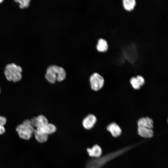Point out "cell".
Instances as JSON below:
<instances>
[{
  "mask_svg": "<svg viewBox=\"0 0 168 168\" xmlns=\"http://www.w3.org/2000/svg\"><path fill=\"white\" fill-rule=\"evenodd\" d=\"M107 130L109 131L113 136L117 137L121 133L122 130L120 126L115 122H112L106 127Z\"/></svg>",
  "mask_w": 168,
  "mask_h": 168,
  "instance_id": "obj_11",
  "label": "cell"
},
{
  "mask_svg": "<svg viewBox=\"0 0 168 168\" xmlns=\"http://www.w3.org/2000/svg\"><path fill=\"white\" fill-rule=\"evenodd\" d=\"M124 56L131 63L134 62L137 59L138 51L136 46L133 44L127 45L123 49Z\"/></svg>",
  "mask_w": 168,
  "mask_h": 168,
  "instance_id": "obj_6",
  "label": "cell"
},
{
  "mask_svg": "<svg viewBox=\"0 0 168 168\" xmlns=\"http://www.w3.org/2000/svg\"><path fill=\"white\" fill-rule=\"evenodd\" d=\"M34 134L36 140L40 143L45 142L48 140V135L41 133L35 129Z\"/></svg>",
  "mask_w": 168,
  "mask_h": 168,
  "instance_id": "obj_16",
  "label": "cell"
},
{
  "mask_svg": "<svg viewBox=\"0 0 168 168\" xmlns=\"http://www.w3.org/2000/svg\"><path fill=\"white\" fill-rule=\"evenodd\" d=\"M89 82L91 89L94 91H98L101 90L105 84V79L99 73L95 72L90 77Z\"/></svg>",
  "mask_w": 168,
  "mask_h": 168,
  "instance_id": "obj_5",
  "label": "cell"
},
{
  "mask_svg": "<svg viewBox=\"0 0 168 168\" xmlns=\"http://www.w3.org/2000/svg\"><path fill=\"white\" fill-rule=\"evenodd\" d=\"M97 121L96 116L93 114H89L83 119L82 124L84 128L89 130L95 125Z\"/></svg>",
  "mask_w": 168,
  "mask_h": 168,
  "instance_id": "obj_7",
  "label": "cell"
},
{
  "mask_svg": "<svg viewBox=\"0 0 168 168\" xmlns=\"http://www.w3.org/2000/svg\"><path fill=\"white\" fill-rule=\"evenodd\" d=\"M7 122L6 118L4 116H0V123L4 126Z\"/></svg>",
  "mask_w": 168,
  "mask_h": 168,
  "instance_id": "obj_19",
  "label": "cell"
},
{
  "mask_svg": "<svg viewBox=\"0 0 168 168\" xmlns=\"http://www.w3.org/2000/svg\"></svg>",
  "mask_w": 168,
  "mask_h": 168,
  "instance_id": "obj_22",
  "label": "cell"
},
{
  "mask_svg": "<svg viewBox=\"0 0 168 168\" xmlns=\"http://www.w3.org/2000/svg\"><path fill=\"white\" fill-rule=\"evenodd\" d=\"M96 48L97 50L99 52H106L108 49V44L107 41L103 38L99 39L97 41Z\"/></svg>",
  "mask_w": 168,
  "mask_h": 168,
  "instance_id": "obj_15",
  "label": "cell"
},
{
  "mask_svg": "<svg viewBox=\"0 0 168 168\" xmlns=\"http://www.w3.org/2000/svg\"><path fill=\"white\" fill-rule=\"evenodd\" d=\"M138 132L140 136L146 138H152L154 134L152 129L146 127H138Z\"/></svg>",
  "mask_w": 168,
  "mask_h": 168,
  "instance_id": "obj_14",
  "label": "cell"
},
{
  "mask_svg": "<svg viewBox=\"0 0 168 168\" xmlns=\"http://www.w3.org/2000/svg\"><path fill=\"white\" fill-rule=\"evenodd\" d=\"M133 147L129 146L110 152L102 157L90 160L86 164V168H101L109 161L120 156Z\"/></svg>",
  "mask_w": 168,
  "mask_h": 168,
  "instance_id": "obj_1",
  "label": "cell"
},
{
  "mask_svg": "<svg viewBox=\"0 0 168 168\" xmlns=\"http://www.w3.org/2000/svg\"></svg>",
  "mask_w": 168,
  "mask_h": 168,
  "instance_id": "obj_23",
  "label": "cell"
},
{
  "mask_svg": "<svg viewBox=\"0 0 168 168\" xmlns=\"http://www.w3.org/2000/svg\"><path fill=\"white\" fill-rule=\"evenodd\" d=\"M129 82L134 89L138 90L144 85L145 80L142 76L138 75L136 77H131L130 79Z\"/></svg>",
  "mask_w": 168,
  "mask_h": 168,
  "instance_id": "obj_8",
  "label": "cell"
},
{
  "mask_svg": "<svg viewBox=\"0 0 168 168\" xmlns=\"http://www.w3.org/2000/svg\"><path fill=\"white\" fill-rule=\"evenodd\" d=\"M36 129L41 133L48 135L54 133L56 130V128L54 124L48 123L36 128Z\"/></svg>",
  "mask_w": 168,
  "mask_h": 168,
  "instance_id": "obj_10",
  "label": "cell"
},
{
  "mask_svg": "<svg viewBox=\"0 0 168 168\" xmlns=\"http://www.w3.org/2000/svg\"><path fill=\"white\" fill-rule=\"evenodd\" d=\"M138 127H146L152 129L153 121L152 119L148 117H142L137 121Z\"/></svg>",
  "mask_w": 168,
  "mask_h": 168,
  "instance_id": "obj_12",
  "label": "cell"
},
{
  "mask_svg": "<svg viewBox=\"0 0 168 168\" xmlns=\"http://www.w3.org/2000/svg\"><path fill=\"white\" fill-rule=\"evenodd\" d=\"M5 132L4 126L0 123V135L4 134Z\"/></svg>",
  "mask_w": 168,
  "mask_h": 168,
  "instance_id": "obj_20",
  "label": "cell"
},
{
  "mask_svg": "<svg viewBox=\"0 0 168 168\" xmlns=\"http://www.w3.org/2000/svg\"><path fill=\"white\" fill-rule=\"evenodd\" d=\"M22 71L20 66L14 63H11L6 66L4 73L7 80L16 82L20 81L22 77Z\"/></svg>",
  "mask_w": 168,
  "mask_h": 168,
  "instance_id": "obj_3",
  "label": "cell"
},
{
  "mask_svg": "<svg viewBox=\"0 0 168 168\" xmlns=\"http://www.w3.org/2000/svg\"><path fill=\"white\" fill-rule=\"evenodd\" d=\"M65 69L59 66L52 65L47 68L45 75L47 80L51 83H54L56 81L60 82L65 79L66 77Z\"/></svg>",
  "mask_w": 168,
  "mask_h": 168,
  "instance_id": "obj_2",
  "label": "cell"
},
{
  "mask_svg": "<svg viewBox=\"0 0 168 168\" xmlns=\"http://www.w3.org/2000/svg\"><path fill=\"white\" fill-rule=\"evenodd\" d=\"M3 1V0H0V3H1Z\"/></svg>",
  "mask_w": 168,
  "mask_h": 168,
  "instance_id": "obj_21",
  "label": "cell"
},
{
  "mask_svg": "<svg viewBox=\"0 0 168 168\" xmlns=\"http://www.w3.org/2000/svg\"><path fill=\"white\" fill-rule=\"evenodd\" d=\"M15 1L19 3V7L21 8L27 7L30 2V0H16Z\"/></svg>",
  "mask_w": 168,
  "mask_h": 168,
  "instance_id": "obj_18",
  "label": "cell"
},
{
  "mask_svg": "<svg viewBox=\"0 0 168 168\" xmlns=\"http://www.w3.org/2000/svg\"><path fill=\"white\" fill-rule=\"evenodd\" d=\"M16 130L20 138L24 139L29 140L34 134L35 129L31 124L30 120L26 119L17 125Z\"/></svg>",
  "mask_w": 168,
  "mask_h": 168,
  "instance_id": "obj_4",
  "label": "cell"
},
{
  "mask_svg": "<svg viewBox=\"0 0 168 168\" xmlns=\"http://www.w3.org/2000/svg\"><path fill=\"white\" fill-rule=\"evenodd\" d=\"M30 121L33 127H35L36 128L48 123L47 118L42 115L32 118Z\"/></svg>",
  "mask_w": 168,
  "mask_h": 168,
  "instance_id": "obj_9",
  "label": "cell"
},
{
  "mask_svg": "<svg viewBox=\"0 0 168 168\" xmlns=\"http://www.w3.org/2000/svg\"><path fill=\"white\" fill-rule=\"evenodd\" d=\"M87 151L90 156L95 158L101 156L102 153V151L101 147L97 144L94 145L91 148H87Z\"/></svg>",
  "mask_w": 168,
  "mask_h": 168,
  "instance_id": "obj_13",
  "label": "cell"
},
{
  "mask_svg": "<svg viewBox=\"0 0 168 168\" xmlns=\"http://www.w3.org/2000/svg\"><path fill=\"white\" fill-rule=\"evenodd\" d=\"M122 3L125 10L130 11L134 9L136 5V2L135 0H124Z\"/></svg>",
  "mask_w": 168,
  "mask_h": 168,
  "instance_id": "obj_17",
  "label": "cell"
}]
</instances>
